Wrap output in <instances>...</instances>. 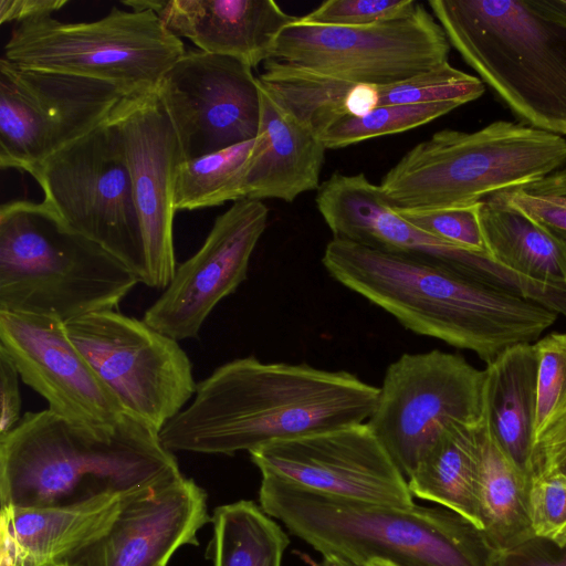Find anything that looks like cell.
<instances>
[{"label": "cell", "instance_id": "obj_20", "mask_svg": "<svg viewBox=\"0 0 566 566\" xmlns=\"http://www.w3.org/2000/svg\"><path fill=\"white\" fill-rule=\"evenodd\" d=\"M133 10L150 9L177 38L197 49L256 67L271 59L282 30L295 22L273 0H130Z\"/></svg>", "mask_w": 566, "mask_h": 566}, {"label": "cell", "instance_id": "obj_6", "mask_svg": "<svg viewBox=\"0 0 566 566\" xmlns=\"http://www.w3.org/2000/svg\"><path fill=\"white\" fill-rule=\"evenodd\" d=\"M139 283L119 260L66 227L44 202L0 207V311L64 323L105 310Z\"/></svg>", "mask_w": 566, "mask_h": 566}, {"label": "cell", "instance_id": "obj_32", "mask_svg": "<svg viewBox=\"0 0 566 566\" xmlns=\"http://www.w3.org/2000/svg\"><path fill=\"white\" fill-rule=\"evenodd\" d=\"M480 206L481 201L455 208L396 210L409 223L442 241L468 251L485 252Z\"/></svg>", "mask_w": 566, "mask_h": 566}, {"label": "cell", "instance_id": "obj_38", "mask_svg": "<svg viewBox=\"0 0 566 566\" xmlns=\"http://www.w3.org/2000/svg\"><path fill=\"white\" fill-rule=\"evenodd\" d=\"M67 0H0V23L17 24L52 15L61 10Z\"/></svg>", "mask_w": 566, "mask_h": 566}, {"label": "cell", "instance_id": "obj_1", "mask_svg": "<svg viewBox=\"0 0 566 566\" xmlns=\"http://www.w3.org/2000/svg\"><path fill=\"white\" fill-rule=\"evenodd\" d=\"M379 387L346 370L235 358L197 382L159 432L171 452L233 455L274 441L364 423Z\"/></svg>", "mask_w": 566, "mask_h": 566}, {"label": "cell", "instance_id": "obj_29", "mask_svg": "<svg viewBox=\"0 0 566 566\" xmlns=\"http://www.w3.org/2000/svg\"><path fill=\"white\" fill-rule=\"evenodd\" d=\"M460 106L453 101L384 105L361 116L339 115L321 126L316 135L326 149L344 148L426 125Z\"/></svg>", "mask_w": 566, "mask_h": 566}, {"label": "cell", "instance_id": "obj_18", "mask_svg": "<svg viewBox=\"0 0 566 566\" xmlns=\"http://www.w3.org/2000/svg\"><path fill=\"white\" fill-rule=\"evenodd\" d=\"M0 348L21 380L57 416L91 428H111L127 413L70 338L64 322L0 311Z\"/></svg>", "mask_w": 566, "mask_h": 566}, {"label": "cell", "instance_id": "obj_16", "mask_svg": "<svg viewBox=\"0 0 566 566\" xmlns=\"http://www.w3.org/2000/svg\"><path fill=\"white\" fill-rule=\"evenodd\" d=\"M268 207L235 201L216 218L200 249L176 268L143 321L177 342L198 338L214 307L247 279L252 253L266 229Z\"/></svg>", "mask_w": 566, "mask_h": 566}, {"label": "cell", "instance_id": "obj_11", "mask_svg": "<svg viewBox=\"0 0 566 566\" xmlns=\"http://www.w3.org/2000/svg\"><path fill=\"white\" fill-rule=\"evenodd\" d=\"M484 369L458 354H402L388 365L366 421L403 476L451 423H483Z\"/></svg>", "mask_w": 566, "mask_h": 566}, {"label": "cell", "instance_id": "obj_24", "mask_svg": "<svg viewBox=\"0 0 566 566\" xmlns=\"http://www.w3.org/2000/svg\"><path fill=\"white\" fill-rule=\"evenodd\" d=\"M485 253L536 282L566 286V242L494 193L481 201Z\"/></svg>", "mask_w": 566, "mask_h": 566}, {"label": "cell", "instance_id": "obj_21", "mask_svg": "<svg viewBox=\"0 0 566 566\" xmlns=\"http://www.w3.org/2000/svg\"><path fill=\"white\" fill-rule=\"evenodd\" d=\"M259 85L260 129L247 166L243 199L292 202L319 188L326 147L312 126L283 107L260 82Z\"/></svg>", "mask_w": 566, "mask_h": 566}, {"label": "cell", "instance_id": "obj_4", "mask_svg": "<svg viewBox=\"0 0 566 566\" xmlns=\"http://www.w3.org/2000/svg\"><path fill=\"white\" fill-rule=\"evenodd\" d=\"M261 507L322 555L394 566H497L483 530L447 507L392 506L262 478Z\"/></svg>", "mask_w": 566, "mask_h": 566}, {"label": "cell", "instance_id": "obj_8", "mask_svg": "<svg viewBox=\"0 0 566 566\" xmlns=\"http://www.w3.org/2000/svg\"><path fill=\"white\" fill-rule=\"evenodd\" d=\"M186 46L150 9L113 7L92 22L52 15L15 24L3 57L22 66L65 73L118 87L127 96L156 92Z\"/></svg>", "mask_w": 566, "mask_h": 566}, {"label": "cell", "instance_id": "obj_34", "mask_svg": "<svg viewBox=\"0 0 566 566\" xmlns=\"http://www.w3.org/2000/svg\"><path fill=\"white\" fill-rule=\"evenodd\" d=\"M528 504L534 535L566 544V475L552 473L534 478Z\"/></svg>", "mask_w": 566, "mask_h": 566}, {"label": "cell", "instance_id": "obj_5", "mask_svg": "<svg viewBox=\"0 0 566 566\" xmlns=\"http://www.w3.org/2000/svg\"><path fill=\"white\" fill-rule=\"evenodd\" d=\"M452 45L524 125L566 135V25L530 0H430Z\"/></svg>", "mask_w": 566, "mask_h": 566}, {"label": "cell", "instance_id": "obj_2", "mask_svg": "<svg viewBox=\"0 0 566 566\" xmlns=\"http://www.w3.org/2000/svg\"><path fill=\"white\" fill-rule=\"evenodd\" d=\"M322 263L337 282L407 329L473 352L485 364L535 343L558 315L446 266L333 238Z\"/></svg>", "mask_w": 566, "mask_h": 566}, {"label": "cell", "instance_id": "obj_15", "mask_svg": "<svg viewBox=\"0 0 566 566\" xmlns=\"http://www.w3.org/2000/svg\"><path fill=\"white\" fill-rule=\"evenodd\" d=\"M262 478L345 499L413 505L408 481L366 422L249 452Z\"/></svg>", "mask_w": 566, "mask_h": 566}, {"label": "cell", "instance_id": "obj_14", "mask_svg": "<svg viewBox=\"0 0 566 566\" xmlns=\"http://www.w3.org/2000/svg\"><path fill=\"white\" fill-rule=\"evenodd\" d=\"M157 97L191 160L256 138L261 95L252 67L224 55L186 49L163 76Z\"/></svg>", "mask_w": 566, "mask_h": 566}, {"label": "cell", "instance_id": "obj_37", "mask_svg": "<svg viewBox=\"0 0 566 566\" xmlns=\"http://www.w3.org/2000/svg\"><path fill=\"white\" fill-rule=\"evenodd\" d=\"M19 379L21 378L15 365L0 348V436L11 431L22 418L20 416L22 400Z\"/></svg>", "mask_w": 566, "mask_h": 566}, {"label": "cell", "instance_id": "obj_23", "mask_svg": "<svg viewBox=\"0 0 566 566\" xmlns=\"http://www.w3.org/2000/svg\"><path fill=\"white\" fill-rule=\"evenodd\" d=\"M534 343L511 346L484 369L483 420L500 450L531 479L537 406Z\"/></svg>", "mask_w": 566, "mask_h": 566}, {"label": "cell", "instance_id": "obj_19", "mask_svg": "<svg viewBox=\"0 0 566 566\" xmlns=\"http://www.w3.org/2000/svg\"><path fill=\"white\" fill-rule=\"evenodd\" d=\"M207 493L181 476L128 496L98 538L63 558L64 566H167L185 545H198V532L211 518Z\"/></svg>", "mask_w": 566, "mask_h": 566}, {"label": "cell", "instance_id": "obj_31", "mask_svg": "<svg viewBox=\"0 0 566 566\" xmlns=\"http://www.w3.org/2000/svg\"><path fill=\"white\" fill-rule=\"evenodd\" d=\"M534 344L538 358L536 437L566 410V332L547 334Z\"/></svg>", "mask_w": 566, "mask_h": 566}, {"label": "cell", "instance_id": "obj_41", "mask_svg": "<svg viewBox=\"0 0 566 566\" xmlns=\"http://www.w3.org/2000/svg\"><path fill=\"white\" fill-rule=\"evenodd\" d=\"M369 566H394L389 563L382 562V560H371L368 563Z\"/></svg>", "mask_w": 566, "mask_h": 566}, {"label": "cell", "instance_id": "obj_27", "mask_svg": "<svg viewBox=\"0 0 566 566\" xmlns=\"http://www.w3.org/2000/svg\"><path fill=\"white\" fill-rule=\"evenodd\" d=\"M211 522L213 566H282L289 536L261 505L248 500L223 504Z\"/></svg>", "mask_w": 566, "mask_h": 566}, {"label": "cell", "instance_id": "obj_10", "mask_svg": "<svg viewBox=\"0 0 566 566\" xmlns=\"http://www.w3.org/2000/svg\"><path fill=\"white\" fill-rule=\"evenodd\" d=\"M449 53L443 29L419 2L406 18L364 27L297 19L282 30L270 60L347 83L389 85L448 63Z\"/></svg>", "mask_w": 566, "mask_h": 566}, {"label": "cell", "instance_id": "obj_40", "mask_svg": "<svg viewBox=\"0 0 566 566\" xmlns=\"http://www.w3.org/2000/svg\"><path fill=\"white\" fill-rule=\"evenodd\" d=\"M323 557L322 566H369L335 554L323 555Z\"/></svg>", "mask_w": 566, "mask_h": 566}, {"label": "cell", "instance_id": "obj_3", "mask_svg": "<svg viewBox=\"0 0 566 566\" xmlns=\"http://www.w3.org/2000/svg\"><path fill=\"white\" fill-rule=\"evenodd\" d=\"M181 476L159 433L128 413L114 427L91 428L50 409L28 411L0 436L1 509L127 496Z\"/></svg>", "mask_w": 566, "mask_h": 566}, {"label": "cell", "instance_id": "obj_22", "mask_svg": "<svg viewBox=\"0 0 566 566\" xmlns=\"http://www.w3.org/2000/svg\"><path fill=\"white\" fill-rule=\"evenodd\" d=\"M128 496L102 495L63 506L2 507L1 566L60 563L102 536Z\"/></svg>", "mask_w": 566, "mask_h": 566}, {"label": "cell", "instance_id": "obj_30", "mask_svg": "<svg viewBox=\"0 0 566 566\" xmlns=\"http://www.w3.org/2000/svg\"><path fill=\"white\" fill-rule=\"evenodd\" d=\"M497 195L566 242V165Z\"/></svg>", "mask_w": 566, "mask_h": 566}, {"label": "cell", "instance_id": "obj_28", "mask_svg": "<svg viewBox=\"0 0 566 566\" xmlns=\"http://www.w3.org/2000/svg\"><path fill=\"white\" fill-rule=\"evenodd\" d=\"M255 138L191 160L176 171V211L196 210L243 199V180Z\"/></svg>", "mask_w": 566, "mask_h": 566}, {"label": "cell", "instance_id": "obj_39", "mask_svg": "<svg viewBox=\"0 0 566 566\" xmlns=\"http://www.w3.org/2000/svg\"><path fill=\"white\" fill-rule=\"evenodd\" d=\"M530 2L545 15L566 25V0H530Z\"/></svg>", "mask_w": 566, "mask_h": 566}, {"label": "cell", "instance_id": "obj_33", "mask_svg": "<svg viewBox=\"0 0 566 566\" xmlns=\"http://www.w3.org/2000/svg\"><path fill=\"white\" fill-rule=\"evenodd\" d=\"M415 0H328L310 13L298 17L307 24L364 27L412 14Z\"/></svg>", "mask_w": 566, "mask_h": 566}, {"label": "cell", "instance_id": "obj_42", "mask_svg": "<svg viewBox=\"0 0 566 566\" xmlns=\"http://www.w3.org/2000/svg\"><path fill=\"white\" fill-rule=\"evenodd\" d=\"M45 566H64L62 563H50V564H46Z\"/></svg>", "mask_w": 566, "mask_h": 566}, {"label": "cell", "instance_id": "obj_12", "mask_svg": "<svg viewBox=\"0 0 566 566\" xmlns=\"http://www.w3.org/2000/svg\"><path fill=\"white\" fill-rule=\"evenodd\" d=\"M65 327L125 411L158 433L195 396L192 364L179 342L143 319L105 310Z\"/></svg>", "mask_w": 566, "mask_h": 566}, {"label": "cell", "instance_id": "obj_25", "mask_svg": "<svg viewBox=\"0 0 566 566\" xmlns=\"http://www.w3.org/2000/svg\"><path fill=\"white\" fill-rule=\"evenodd\" d=\"M483 428L484 421L448 426L408 479L411 494L438 503L479 525Z\"/></svg>", "mask_w": 566, "mask_h": 566}, {"label": "cell", "instance_id": "obj_13", "mask_svg": "<svg viewBox=\"0 0 566 566\" xmlns=\"http://www.w3.org/2000/svg\"><path fill=\"white\" fill-rule=\"evenodd\" d=\"M125 97L116 86L0 59V167L29 172L87 135Z\"/></svg>", "mask_w": 566, "mask_h": 566}, {"label": "cell", "instance_id": "obj_26", "mask_svg": "<svg viewBox=\"0 0 566 566\" xmlns=\"http://www.w3.org/2000/svg\"><path fill=\"white\" fill-rule=\"evenodd\" d=\"M532 479L500 450L484 424L478 491L479 526L497 551L534 535L530 518Z\"/></svg>", "mask_w": 566, "mask_h": 566}, {"label": "cell", "instance_id": "obj_7", "mask_svg": "<svg viewBox=\"0 0 566 566\" xmlns=\"http://www.w3.org/2000/svg\"><path fill=\"white\" fill-rule=\"evenodd\" d=\"M565 165L563 136L496 120L474 132H436L407 151L378 188L395 209L455 208L537 180Z\"/></svg>", "mask_w": 566, "mask_h": 566}, {"label": "cell", "instance_id": "obj_9", "mask_svg": "<svg viewBox=\"0 0 566 566\" xmlns=\"http://www.w3.org/2000/svg\"><path fill=\"white\" fill-rule=\"evenodd\" d=\"M43 201L74 232L146 280L140 223L117 128L104 124L34 166Z\"/></svg>", "mask_w": 566, "mask_h": 566}, {"label": "cell", "instance_id": "obj_17", "mask_svg": "<svg viewBox=\"0 0 566 566\" xmlns=\"http://www.w3.org/2000/svg\"><path fill=\"white\" fill-rule=\"evenodd\" d=\"M108 119L120 135L129 170L144 241V284L164 291L177 268L172 223L179 143L156 92L124 97Z\"/></svg>", "mask_w": 566, "mask_h": 566}, {"label": "cell", "instance_id": "obj_35", "mask_svg": "<svg viewBox=\"0 0 566 566\" xmlns=\"http://www.w3.org/2000/svg\"><path fill=\"white\" fill-rule=\"evenodd\" d=\"M566 475V410L552 420L534 440L531 476Z\"/></svg>", "mask_w": 566, "mask_h": 566}, {"label": "cell", "instance_id": "obj_36", "mask_svg": "<svg viewBox=\"0 0 566 566\" xmlns=\"http://www.w3.org/2000/svg\"><path fill=\"white\" fill-rule=\"evenodd\" d=\"M497 566H566V544L533 535L501 551Z\"/></svg>", "mask_w": 566, "mask_h": 566}]
</instances>
